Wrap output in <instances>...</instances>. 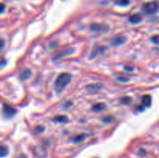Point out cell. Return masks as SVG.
Returning a JSON list of instances; mask_svg holds the SVG:
<instances>
[{
	"label": "cell",
	"instance_id": "obj_26",
	"mask_svg": "<svg viewBox=\"0 0 159 158\" xmlns=\"http://www.w3.org/2000/svg\"><path fill=\"white\" fill-rule=\"evenodd\" d=\"M20 158H26V157L25 156H21Z\"/></svg>",
	"mask_w": 159,
	"mask_h": 158
},
{
	"label": "cell",
	"instance_id": "obj_23",
	"mask_svg": "<svg viewBox=\"0 0 159 158\" xmlns=\"http://www.w3.org/2000/svg\"><path fill=\"white\" fill-rule=\"evenodd\" d=\"M6 64V60H5V59H2V60L1 66H2V67H4V65Z\"/></svg>",
	"mask_w": 159,
	"mask_h": 158
},
{
	"label": "cell",
	"instance_id": "obj_4",
	"mask_svg": "<svg viewBox=\"0 0 159 158\" xmlns=\"http://www.w3.org/2000/svg\"><path fill=\"white\" fill-rule=\"evenodd\" d=\"M17 112V110L11 105L4 103L2 105V115L6 119H10L13 117Z\"/></svg>",
	"mask_w": 159,
	"mask_h": 158
},
{
	"label": "cell",
	"instance_id": "obj_9",
	"mask_svg": "<svg viewBox=\"0 0 159 158\" xmlns=\"http://www.w3.org/2000/svg\"><path fill=\"white\" fill-rule=\"evenodd\" d=\"M107 105H106L105 103L103 102H99V103H96L92 107V109H93V112H99L102 111L103 109H105Z\"/></svg>",
	"mask_w": 159,
	"mask_h": 158
},
{
	"label": "cell",
	"instance_id": "obj_25",
	"mask_svg": "<svg viewBox=\"0 0 159 158\" xmlns=\"http://www.w3.org/2000/svg\"><path fill=\"white\" fill-rule=\"evenodd\" d=\"M4 4H2V9H1V12H3V10H4Z\"/></svg>",
	"mask_w": 159,
	"mask_h": 158
},
{
	"label": "cell",
	"instance_id": "obj_14",
	"mask_svg": "<svg viewBox=\"0 0 159 158\" xmlns=\"http://www.w3.org/2000/svg\"><path fill=\"white\" fill-rule=\"evenodd\" d=\"M53 120L60 123H67L68 122V118L66 116H57L54 118Z\"/></svg>",
	"mask_w": 159,
	"mask_h": 158
},
{
	"label": "cell",
	"instance_id": "obj_5",
	"mask_svg": "<svg viewBox=\"0 0 159 158\" xmlns=\"http://www.w3.org/2000/svg\"><path fill=\"white\" fill-rule=\"evenodd\" d=\"M107 48L106 47V46H95V47L93 49V50H92L91 54H90L89 58L90 59L95 58V57H97L99 54H102L103 52H105V51L107 50Z\"/></svg>",
	"mask_w": 159,
	"mask_h": 158
},
{
	"label": "cell",
	"instance_id": "obj_21",
	"mask_svg": "<svg viewBox=\"0 0 159 158\" xmlns=\"http://www.w3.org/2000/svg\"><path fill=\"white\" fill-rule=\"evenodd\" d=\"M43 130H44V128H43V126H41V125H38V126L36 127V131H37L38 133H42Z\"/></svg>",
	"mask_w": 159,
	"mask_h": 158
},
{
	"label": "cell",
	"instance_id": "obj_17",
	"mask_svg": "<svg viewBox=\"0 0 159 158\" xmlns=\"http://www.w3.org/2000/svg\"><path fill=\"white\" fill-rule=\"evenodd\" d=\"M131 101H132L131 98L128 97V96H126V97H123L122 99H121L120 102L121 103L124 104V105H128Z\"/></svg>",
	"mask_w": 159,
	"mask_h": 158
},
{
	"label": "cell",
	"instance_id": "obj_3",
	"mask_svg": "<svg viewBox=\"0 0 159 158\" xmlns=\"http://www.w3.org/2000/svg\"><path fill=\"white\" fill-rule=\"evenodd\" d=\"M90 30L95 33H106L110 30V26L103 23H92L89 26Z\"/></svg>",
	"mask_w": 159,
	"mask_h": 158
},
{
	"label": "cell",
	"instance_id": "obj_20",
	"mask_svg": "<svg viewBox=\"0 0 159 158\" xmlns=\"http://www.w3.org/2000/svg\"><path fill=\"white\" fill-rule=\"evenodd\" d=\"M116 79H117L119 81H121V82H127L130 81V79H129L128 77H124V76H119Z\"/></svg>",
	"mask_w": 159,
	"mask_h": 158
},
{
	"label": "cell",
	"instance_id": "obj_6",
	"mask_svg": "<svg viewBox=\"0 0 159 158\" xmlns=\"http://www.w3.org/2000/svg\"><path fill=\"white\" fill-rule=\"evenodd\" d=\"M126 40H127V37H126L125 36L117 35L112 39L111 44L114 46H120V45H121V44H123V43H125Z\"/></svg>",
	"mask_w": 159,
	"mask_h": 158
},
{
	"label": "cell",
	"instance_id": "obj_19",
	"mask_svg": "<svg viewBox=\"0 0 159 158\" xmlns=\"http://www.w3.org/2000/svg\"><path fill=\"white\" fill-rule=\"evenodd\" d=\"M113 117L111 116H107L106 118H104L103 119H102V121H103V122H107V123H110V122H113Z\"/></svg>",
	"mask_w": 159,
	"mask_h": 158
},
{
	"label": "cell",
	"instance_id": "obj_13",
	"mask_svg": "<svg viewBox=\"0 0 159 158\" xmlns=\"http://www.w3.org/2000/svg\"><path fill=\"white\" fill-rule=\"evenodd\" d=\"M86 136H87V135L85 134V133L77 135V136H75V137L71 139V141H72L73 143H81V142H82L83 140H85V139L86 138Z\"/></svg>",
	"mask_w": 159,
	"mask_h": 158
},
{
	"label": "cell",
	"instance_id": "obj_22",
	"mask_svg": "<svg viewBox=\"0 0 159 158\" xmlns=\"http://www.w3.org/2000/svg\"><path fill=\"white\" fill-rule=\"evenodd\" d=\"M124 69L126 70V71H133V68H127V66H126V67H124Z\"/></svg>",
	"mask_w": 159,
	"mask_h": 158
},
{
	"label": "cell",
	"instance_id": "obj_7",
	"mask_svg": "<svg viewBox=\"0 0 159 158\" xmlns=\"http://www.w3.org/2000/svg\"><path fill=\"white\" fill-rule=\"evenodd\" d=\"M101 88H102V84H91V85H88L86 86V89L89 92H97Z\"/></svg>",
	"mask_w": 159,
	"mask_h": 158
},
{
	"label": "cell",
	"instance_id": "obj_24",
	"mask_svg": "<svg viewBox=\"0 0 159 158\" xmlns=\"http://www.w3.org/2000/svg\"><path fill=\"white\" fill-rule=\"evenodd\" d=\"M3 46H4V40H1V46H0V48H1V49H2Z\"/></svg>",
	"mask_w": 159,
	"mask_h": 158
},
{
	"label": "cell",
	"instance_id": "obj_10",
	"mask_svg": "<svg viewBox=\"0 0 159 158\" xmlns=\"http://www.w3.org/2000/svg\"><path fill=\"white\" fill-rule=\"evenodd\" d=\"M32 75V72L30 69H25L24 71H23L21 72L20 75V78L21 79L22 81H24V80H27L29 79L30 77H31Z\"/></svg>",
	"mask_w": 159,
	"mask_h": 158
},
{
	"label": "cell",
	"instance_id": "obj_1",
	"mask_svg": "<svg viewBox=\"0 0 159 158\" xmlns=\"http://www.w3.org/2000/svg\"><path fill=\"white\" fill-rule=\"evenodd\" d=\"M71 79V74L69 73L64 72L58 75L54 82V89L57 93H60L66 88L67 85L70 83Z\"/></svg>",
	"mask_w": 159,
	"mask_h": 158
},
{
	"label": "cell",
	"instance_id": "obj_12",
	"mask_svg": "<svg viewBox=\"0 0 159 158\" xmlns=\"http://www.w3.org/2000/svg\"><path fill=\"white\" fill-rule=\"evenodd\" d=\"M142 104L145 107H149L152 104V97L149 94H145L142 98Z\"/></svg>",
	"mask_w": 159,
	"mask_h": 158
},
{
	"label": "cell",
	"instance_id": "obj_2",
	"mask_svg": "<svg viewBox=\"0 0 159 158\" xmlns=\"http://www.w3.org/2000/svg\"><path fill=\"white\" fill-rule=\"evenodd\" d=\"M159 9V2L158 1H152L145 3L143 6V10L147 14H155Z\"/></svg>",
	"mask_w": 159,
	"mask_h": 158
},
{
	"label": "cell",
	"instance_id": "obj_18",
	"mask_svg": "<svg viewBox=\"0 0 159 158\" xmlns=\"http://www.w3.org/2000/svg\"><path fill=\"white\" fill-rule=\"evenodd\" d=\"M151 40H152V41L155 44L159 45V35H154Z\"/></svg>",
	"mask_w": 159,
	"mask_h": 158
},
{
	"label": "cell",
	"instance_id": "obj_11",
	"mask_svg": "<svg viewBox=\"0 0 159 158\" xmlns=\"http://www.w3.org/2000/svg\"><path fill=\"white\" fill-rule=\"evenodd\" d=\"M73 52H74V50L71 49V48H68V50H64L63 52H61L60 54H59L55 58H54V60H58V59L61 58V57H65V56L70 55V54H72Z\"/></svg>",
	"mask_w": 159,
	"mask_h": 158
},
{
	"label": "cell",
	"instance_id": "obj_15",
	"mask_svg": "<svg viewBox=\"0 0 159 158\" xmlns=\"http://www.w3.org/2000/svg\"><path fill=\"white\" fill-rule=\"evenodd\" d=\"M9 153V148L5 145H1V148H0V156L1 157H5Z\"/></svg>",
	"mask_w": 159,
	"mask_h": 158
},
{
	"label": "cell",
	"instance_id": "obj_8",
	"mask_svg": "<svg viewBox=\"0 0 159 158\" xmlns=\"http://www.w3.org/2000/svg\"><path fill=\"white\" fill-rule=\"evenodd\" d=\"M129 21L132 24H138L140 22L142 21V16L140 14H134V15H131L130 16Z\"/></svg>",
	"mask_w": 159,
	"mask_h": 158
},
{
	"label": "cell",
	"instance_id": "obj_16",
	"mask_svg": "<svg viewBox=\"0 0 159 158\" xmlns=\"http://www.w3.org/2000/svg\"><path fill=\"white\" fill-rule=\"evenodd\" d=\"M114 2L120 6H128L130 2L129 0H114Z\"/></svg>",
	"mask_w": 159,
	"mask_h": 158
}]
</instances>
